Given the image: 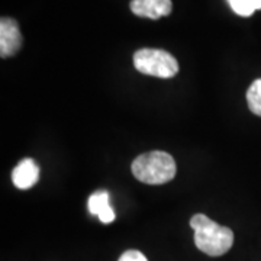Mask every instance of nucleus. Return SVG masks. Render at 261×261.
Returning a JSON list of instances; mask_svg holds the SVG:
<instances>
[{
    "mask_svg": "<svg viewBox=\"0 0 261 261\" xmlns=\"http://www.w3.org/2000/svg\"><path fill=\"white\" fill-rule=\"evenodd\" d=\"M190 226L195 229V244L202 252L211 257H221L231 250L233 232L221 226L203 214H196L190 219Z\"/></svg>",
    "mask_w": 261,
    "mask_h": 261,
    "instance_id": "nucleus-1",
    "label": "nucleus"
},
{
    "mask_svg": "<svg viewBox=\"0 0 261 261\" xmlns=\"http://www.w3.org/2000/svg\"><path fill=\"white\" fill-rule=\"evenodd\" d=\"M132 174L145 185L159 186L171 181L176 176V161L164 151H149L132 161Z\"/></svg>",
    "mask_w": 261,
    "mask_h": 261,
    "instance_id": "nucleus-2",
    "label": "nucleus"
},
{
    "mask_svg": "<svg viewBox=\"0 0 261 261\" xmlns=\"http://www.w3.org/2000/svg\"><path fill=\"white\" fill-rule=\"evenodd\" d=\"M134 65L142 74L171 79L178 73V63L174 57L164 49L142 48L134 54Z\"/></svg>",
    "mask_w": 261,
    "mask_h": 261,
    "instance_id": "nucleus-3",
    "label": "nucleus"
},
{
    "mask_svg": "<svg viewBox=\"0 0 261 261\" xmlns=\"http://www.w3.org/2000/svg\"><path fill=\"white\" fill-rule=\"evenodd\" d=\"M22 47V35L18 22L12 18H2L0 20V56L2 58L18 54Z\"/></svg>",
    "mask_w": 261,
    "mask_h": 261,
    "instance_id": "nucleus-4",
    "label": "nucleus"
},
{
    "mask_svg": "<svg viewBox=\"0 0 261 261\" xmlns=\"http://www.w3.org/2000/svg\"><path fill=\"white\" fill-rule=\"evenodd\" d=\"M171 0H132L130 10L140 18L160 19L171 13Z\"/></svg>",
    "mask_w": 261,
    "mask_h": 261,
    "instance_id": "nucleus-5",
    "label": "nucleus"
},
{
    "mask_svg": "<svg viewBox=\"0 0 261 261\" xmlns=\"http://www.w3.org/2000/svg\"><path fill=\"white\" fill-rule=\"evenodd\" d=\"M38 180H39V167L35 160H22L12 171V181L20 190H27L35 186Z\"/></svg>",
    "mask_w": 261,
    "mask_h": 261,
    "instance_id": "nucleus-6",
    "label": "nucleus"
},
{
    "mask_svg": "<svg viewBox=\"0 0 261 261\" xmlns=\"http://www.w3.org/2000/svg\"><path fill=\"white\" fill-rule=\"evenodd\" d=\"M109 193L106 190H99L89 197V212L97 216L103 224H111L115 221V212L109 205Z\"/></svg>",
    "mask_w": 261,
    "mask_h": 261,
    "instance_id": "nucleus-7",
    "label": "nucleus"
},
{
    "mask_svg": "<svg viewBox=\"0 0 261 261\" xmlns=\"http://www.w3.org/2000/svg\"><path fill=\"white\" fill-rule=\"evenodd\" d=\"M231 9L243 18L251 16L255 10L261 9V0H226Z\"/></svg>",
    "mask_w": 261,
    "mask_h": 261,
    "instance_id": "nucleus-8",
    "label": "nucleus"
},
{
    "mask_svg": "<svg viewBox=\"0 0 261 261\" xmlns=\"http://www.w3.org/2000/svg\"><path fill=\"white\" fill-rule=\"evenodd\" d=\"M247 102L248 108L254 115L261 116V79H257L255 82L248 87L247 90Z\"/></svg>",
    "mask_w": 261,
    "mask_h": 261,
    "instance_id": "nucleus-9",
    "label": "nucleus"
},
{
    "mask_svg": "<svg viewBox=\"0 0 261 261\" xmlns=\"http://www.w3.org/2000/svg\"><path fill=\"white\" fill-rule=\"evenodd\" d=\"M118 261H148L147 257L138 250H128L122 254Z\"/></svg>",
    "mask_w": 261,
    "mask_h": 261,
    "instance_id": "nucleus-10",
    "label": "nucleus"
}]
</instances>
